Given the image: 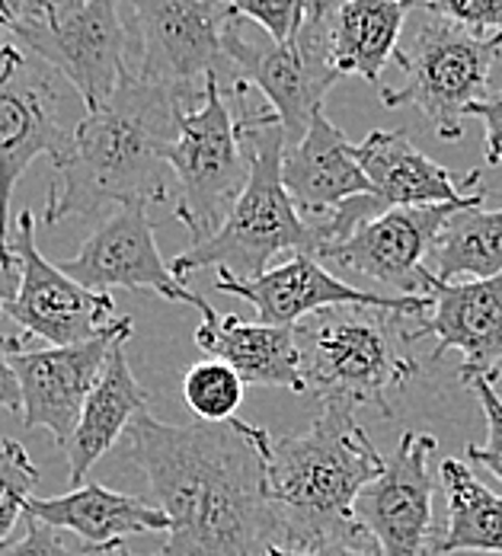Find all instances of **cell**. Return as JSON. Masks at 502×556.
Returning a JSON list of instances; mask_svg holds the SVG:
<instances>
[{"label": "cell", "instance_id": "cell-35", "mask_svg": "<svg viewBox=\"0 0 502 556\" xmlns=\"http://www.w3.org/2000/svg\"><path fill=\"white\" fill-rule=\"evenodd\" d=\"M49 7V0H0V49L16 39L20 26L33 16H39Z\"/></svg>", "mask_w": 502, "mask_h": 556}, {"label": "cell", "instance_id": "cell-10", "mask_svg": "<svg viewBox=\"0 0 502 556\" xmlns=\"http://www.w3.org/2000/svg\"><path fill=\"white\" fill-rule=\"evenodd\" d=\"M42 61H26L16 46L0 49V263L16 269L10 250V202L36 157L58 164L71 131L61 125L58 90Z\"/></svg>", "mask_w": 502, "mask_h": 556}, {"label": "cell", "instance_id": "cell-23", "mask_svg": "<svg viewBox=\"0 0 502 556\" xmlns=\"http://www.w3.org/2000/svg\"><path fill=\"white\" fill-rule=\"evenodd\" d=\"M125 342H128V336L112 345L106 368L90 390L87 403H84V413L77 419L74 435L64 445L67 473H71L74 486L87 483V473L93 470V464L122 442L128 426L148 406V390L138 384L135 371L128 368Z\"/></svg>", "mask_w": 502, "mask_h": 556}, {"label": "cell", "instance_id": "cell-7", "mask_svg": "<svg viewBox=\"0 0 502 556\" xmlns=\"http://www.w3.org/2000/svg\"><path fill=\"white\" fill-rule=\"evenodd\" d=\"M502 52L500 36H470L467 29L426 16L410 46H397L393 61L403 71L400 87H381L385 106H416L445 141L464 135L467 110L490 93V71Z\"/></svg>", "mask_w": 502, "mask_h": 556}, {"label": "cell", "instance_id": "cell-2", "mask_svg": "<svg viewBox=\"0 0 502 556\" xmlns=\"http://www.w3.org/2000/svg\"><path fill=\"white\" fill-rule=\"evenodd\" d=\"M199 100L202 90L158 84L131 71L103 106L84 112L71 128L67 151L55 164L46 222L167 202V148L176 141L179 115Z\"/></svg>", "mask_w": 502, "mask_h": 556}, {"label": "cell", "instance_id": "cell-30", "mask_svg": "<svg viewBox=\"0 0 502 556\" xmlns=\"http://www.w3.org/2000/svg\"><path fill=\"white\" fill-rule=\"evenodd\" d=\"M227 16L260 26L273 42H288L301 29L298 0H218Z\"/></svg>", "mask_w": 502, "mask_h": 556}, {"label": "cell", "instance_id": "cell-39", "mask_svg": "<svg viewBox=\"0 0 502 556\" xmlns=\"http://www.w3.org/2000/svg\"><path fill=\"white\" fill-rule=\"evenodd\" d=\"M115 556H141V554H135V551H128V547L122 544V547H115ZM154 556H164V554H154Z\"/></svg>", "mask_w": 502, "mask_h": 556}, {"label": "cell", "instance_id": "cell-28", "mask_svg": "<svg viewBox=\"0 0 502 556\" xmlns=\"http://www.w3.org/2000/svg\"><path fill=\"white\" fill-rule=\"evenodd\" d=\"M36 483L39 470L29 451L13 439H0V544H7L13 528L23 521Z\"/></svg>", "mask_w": 502, "mask_h": 556}, {"label": "cell", "instance_id": "cell-26", "mask_svg": "<svg viewBox=\"0 0 502 556\" xmlns=\"http://www.w3.org/2000/svg\"><path fill=\"white\" fill-rule=\"evenodd\" d=\"M429 273L442 281L500 276L502 208L487 212L484 205H470L454 212L429 253Z\"/></svg>", "mask_w": 502, "mask_h": 556}, {"label": "cell", "instance_id": "cell-34", "mask_svg": "<svg viewBox=\"0 0 502 556\" xmlns=\"http://www.w3.org/2000/svg\"><path fill=\"white\" fill-rule=\"evenodd\" d=\"M467 115H477L480 122H484V128H487V151H484V157H487V164H502V90H490L484 100H477Z\"/></svg>", "mask_w": 502, "mask_h": 556}, {"label": "cell", "instance_id": "cell-15", "mask_svg": "<svg viewBox=\"0 0 502 556\" xmlns=\"http://www.w3.org/2000/svg\"><path fill=\"white\" fill-rule=\"evenodd\" d=\"M74 281H80L90 291H151L173 304H189L199 311V317L215 314V307L186 288V281L173 276L170 263L161 256V247L154 240V224L148 215V205H122L112 208L110 218L100 224L80 253L67 263H58Z\"/></svg>", "mask_w": 502, "mask_h": 556}, {"label": "cell", "instance_id": "cell-33", "mask_svg": "<svg viewBox=\"0 0 502 556\" xmlns=\"http://www.w3.org/2000/svg\"><path fill=\"white\" fill-rule=\"evenodd\" d=\"M26 336H0V406L13 416H23V393L13 371V352L26 349Z\"/></svg>", "mask_w": 502, "mask_h": 556}, {"label": "cell", "instance_id": "cell-6", "mask_svg": "<svg viewBox=\"0 0 502 556\" xmlns=\"http://www.w3.org/2000/svg\"><path fill=\"white\" fill-rule=\"evenodd\" d=\"M247 80L227 87L212 74L202 87V100L179 115L176 141L167 148L170 173L176 176V222L192 243L209 240L227 218L250 176L247 148Z\"/></svg>", "mask_w": 502, "mask_h": 556}, {"label": "cell", "instance_id": "cell-14", "mask_svg": "<svg viewBox=\"0 0 502 556\" xmlns=\"http://www.w3.org/2000/svg\"><path fill=\"white\" fill-rule=\"evenodd\" d=\"M128 23L138 33V67L135 74L202 90L212 74H218L224 58V26L227 13L218 0H125Z\"/></svg>", "mask_w": 502, "mask_h": 556}, {"label": "cell", "instance_id": "cell-24", "mask_svg": "<svg viewBox=\"0 0 502 556\" xmlns=\"http://www.w3.org/2000/svg\"><path fill=\"white\" fill-rule=\"evenodd\" d=\"M410 7L413 0H342L330 7L327 49L336 74H359L381 90L385 64L393 61Z\"/></svg>", "mask_w": 502, "mask_h": 556}, {"label": "cell", "instance_id": "cell-31", "mask_svg": "<svg viewBox=\"0 0 502 556\" xmlns=\"http://www.w3.org/2000/svg\"><path fill=\"white\" fill-rule=\"evenodd\" d=\"M429 16L448 20L470 36H500L502 33V0H413Z\"/></svg>", "mask_w": 502, "mask_h": 556}, {"label": "cell", "instance_id": "cell-19", "mask_svg": "<svg viewBox=\"0 0 502 556\" xmlns=\"http://www.w3.org/2000/svg\"><path fill=\"white\" fill-rule=\"evenodd\" d=\"M355 161L365 173L372 195L388 208H423L474 199L480 189V169L454 176L426 157L406 131L375 128L355 144Z\"/></svg>", "mask_w": 502, "mask_h": 556}, {"label": "cell", "instance_id": "cell-1", "mask_svg": "<svg viewBox=\"0 0 502 556\" xmlns=\"http://www.w3.org/2000/svg\"><path fill=\"white\" fill-rule=\"evenodd\" d=\"M170 518L164 556H269L285 531L266 486L260 426H167L141 413L118 442Z\"/></svg>", "mask_w": 502, "mask_h": 556}, {"label": "cell", "instance_id": "cell-3", "mask_svg": "<svg viewBox=\"0 0 502 556\" xmlns=\"http://www.w3.org/2000/svg\"><path fill=\"white\" fill-rule=\"evenodd\" d=\"M266 486L285 531V551L372 544L355 525L359 493L385 470V457L355 419V406L327 400L301 435L260 429Z\"/></svg>", "mask_w": 502, "mask_h": 556}, {"label": "cell", "instance_id": "cell-11", "mask_svg": "<svg viewBox=\"0 0 502 556\" xmlns=\"http://www.w3.org/2000/svg\"><path fill=\"white\" fill-rule=\"evenodd\" d=\"M10 250L20 269V285L0 314L16 320L26 339H39L46 345H77L106 333L118 320L110 291L84 288L39 253L36 218L29 208L16 218V237L10 240Z\"/></svg>", "mask_w": 502, "mask_h": 556}, {"label": "cell", "instance_id": "cell-27", "mask_svg": "<svg viewBox=\"0 0 502 556\" xmlns=\"http://www.w3.org/2000/svg\"><path fill=\"white\" fill-rule=\"evenodd\" d=\"M243 381L218 358L199 362L183 378V400L199 422H230L243 403Z\"/></svg>", "mask_w": 502, "mask_h": 556}, {"label": "cell", "instance_id": "cell-21", "mask_svg": "<svg viewBox=\"0 0 502 556\" xmlns=\"http://www.w3.org/2000/svg\"><path fill=\"white\" fill-rule=\"evenodd\" d=\"M26 515L52 525L58 531H67L80 538L90 547L115 551L125 544V538L135 534H167L170 518L161 505L115 493L103 483H80L64 496H33L26 502Z\"/></svg>", "mask_w": 502, "mask_h": 556}, {"label": "cell", "instance_id": "cell-12", "mask_svg": "<svg viewBox=\"0 0 502 556\" xmlns=\"http://www.w3.org/2000/svg\"><path fill=\"white\" fill-rule=\"evenodd\" d=\"M484 205V192L464 202L445 205H423V208H388L378 218L365 222L349 240L339 247L324 250L314 256L330 273H352L365 276L391 294L403 298H423L429 294V253L442 233L448 218L461 208Z\"/></svg>", "mask_w": 502, "mask_h": 556}, {"label": "cell", "instance_id": "cell-8", "mask_svg": "<svg viewBox=\"0 0 502 556\" xmlns=\"http://www.w3.org/2000/svg\"><path fill=\"white\" fill-rule=\"evenodd\" d=\"M327 10L330 0L314 3V10L304 16V26L288 42H273L269 36L247 39L243 20L234 16L224 26V55L230 58V64L243 74L250 87L266 97L288 144L304 138L339 80L327 49Z\"/></svg>", "mask_w": 502, "mask_h": 556}, {"label": "cell", "instance_id": "cell-36", "mask_svg": "<svg viewBox=\"0 0 502 556\" xmlns=\"http://www.w3.org/2000/svg\"><path fill=\"white\" fill-rule=\"evenodd\" d=\"M269 556H381L375 544H321V547H308V551H281V547H273Z\"/></svg>", "mask_w": 502, "mask_h": 556}, {"label": "cell", "instance_id": "cell-16", "mask_svg": "<svg viewBox=\"0 0 502 556\" xmlns=\"http://www.w3.org/2000/svg\"><path fill=\"white\" fill-rule=\"evenodd\" d=\"M125 336H131V320L118 317L106 333L77 345H26L13 352V371L23 393L20 422L26 429H46L58 445H67L112 345Z\"/></svg>", "mask_w": 502, "mask_h": 556}, {"label": "cell", "instance_id": "cell-32", "mask_svg": "<svg viewBox=\"0 0 502 556\" xmlns=\"http://www.w3.org/2000/svg\"><path fill=\"white\" fill-rule=\"evenodd\" d=\"M467 384L477 393V400L484 406V416H487V442L484 445H467V460L490 470L502 483V396L497 393L493 378H474Z\"/></svg>", "mask_w": 502, "mask_h": 556}, {"label": "cell", "instance_id": "cell-22", "mask_svg": "<svg viewBox=\"0 0 502 556\" xmlns=\"http://www.w3.org/2000/svg\"><path fill=\"white\" fill-rule=\"evenodd\" d=\"M196 345L237 371L243 384L308 393L294 327L247 324L237 314H209L196 330Z\"/></svg>", "mask_w": 502, "mask_h": 556}, {"label": "cell", "instance_id": "cell-9", "mask_svg": "<svg viewBox=\"0 0 502 556\" xmlns=\"http://www.w3.org/2000/svg\"><path fill=\"white\" fill-rule=\"evenodd\" d=\"M125 7V0H49L39 16L20 26L16 42L58 71L90 112L131 74Z\"/></svg>", "mask_w": 502, "mask_h": 556}, {"label": "cell", "instance_id": "cell-17", "mask_svg": "<svg viewBox=\"0 0 502 556\" xmlns=\"http://www.w3.org/2000/svg\"><path fill=\"white\" fill-rule=\"evenodd\" d=\"M215 291L243 298L256 307L260 324L269 327H298L304 317H314L327 307H381L406 317H423L432 307V298H403V294H381L362 291L349 281L324 269L311 253H291L285 263L273 266L260 278H215Z\"/></svg>", "mask_w": 502, "mask_h": 556}, {"label": "cell", "instance_id": "cell-38", "mask_svg": "<svg viewBox=\"0 0 502 556\" xmlns=\"http://www.w3.org/2000/svg\"><path fill=\"white\" fill-rule=\"evenodd\" d=\"M314 3H321V0H298V13H301V26H304V16L314 10Z\"/></svg>", "mask_w": 502, "mask_h": 556}, {"label": "cell", "instance_id": "cell-5", "mask_svg": "<svg viewBox=\"0 0 502 556\" xmlns=\"http://www.w3.org/2000/svg\"><path fill=\"white\" fill-rule=\"evenodd\" d=\"M406 314L381 307H327L294 327L304 388L321 403L342 400L393 413V396L419 365L400 349L410 342L400 324Z\"/></svg>", "mask_w": 502, "mask_h": 556}, {"label": "cell", "instance_id": "cell-18", "mask_svg": "<svg viewBox=\"0 0 502 556\" xmlns=\"http://www.w3.org/2000/svg\"><path fill=\"white\" fill-rule=\"evenodd\" d=\"M432 307L423 314L426 320L410 330L406 339L416 342L423 336H436L432 358H442L448 349L464 355L461 381L474 378H500L502 362V273L474 281H442L429 273Z\"/></svg>", "mask_w": 502, "mask_h": 556}, {"label": "cell", "instance_id": "cell-37", "mask_svg": "<svg viewBox=\"0 0 502 556\" xmlns=\"http://www.w3.org/2000/svg\"><path fill=\"white\" fill-rule=\"evenodd\" d=\"M16 285H20V269L0 263V307L16 294Z\"/></svg>", "mask_w": 502, "mask_h": 556}, {"label": "cell", "instance_id": "cell-29", "mask_svg": "<svg viewBox=\"0 0 502 556\" xmlns=\"http://www.w3.org/2000/svg\"><path fill=\"white\" fill-rule=\"evenodd\" d=\"M0 556H115V551L90 547L80 538L26 515L23 531L16 538H10L7 544H0Z\"/></svg>", "mask_w": 502, "mask_h": 556}, {"label": "cell", "instance_id": "cell-25", "mask_svg": "<svg viewBox=\"0 0 502 556\" xmlns=\"http://www.w3.org/2000/svg\"><path fill=\"white\" fill-rule=\"evenodd\" d=\"M439 477L448 496V525L432 541L436 554H502V496H497L470 464L445 457Z\"/></svg>", "mask_w": 502, "mask_h": 556}, {"label": "cell", "instance_id": "cell-13", "mask_svg": "<svg viewBox=\"0 0 502 556\" xmlns=\"http://www.w3.org/2000/svg\"><path fill=\"white\" fill-rule=\"evenodd\" d=\"M436 435L403 432L385 470L359 493L355 525L381 556H426L432 551Z\"/></svg>", "mask_w": 502, "mask_h": 556}, {"label": "cell", "instance_id": "cell-20", "mask_svg": "<svg viewBox=\"0 0 502 556\" xmlns=\"http://www.w3.org/2000/svg\"><path fill=\"white\" fill-rule=\"evenodd\" d=\"M281 182L304 222H317L355 195H372V186L355 161V144L317 112L301 141L281 154Z\"/></svg>", "mask_w": 502, "mask_h": 556}, {"label": "cell", "instance_id": "cell-4", "mask_svg": "<svg viewBox=\"0 0 502 556\" xmlns=\"http://www.w3.org/2000/svg\"><path fill=\"white\" fill-rule=\"evenodd\" d=\"M247 148L250 176L222 227L209 240L192 243L186 253L170 260L179 281L199 269H218L224 278H260L273 269V260L281 253H308V224L281 182V154L288 138L269 110L247 115Z\"/></svg>", "mask_w": 502, "mask_h": 556}]
</instances>
